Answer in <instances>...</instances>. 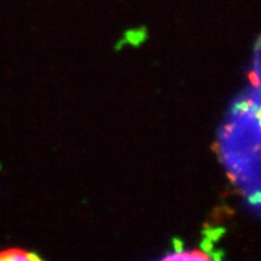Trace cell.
Instances as JSON below:
<instances>
[{"instance_id": "obj_1", "label": "cell", "mask_w": 261, "mask_h": 261, "mask_svg": "<svg viewBox=\"0 0 261 261\" xmlns=\"http://www.w3.org/2000/svg\"><path fill=\"white\" fill-rule=\"evenodd\" d=\"M42 257L37 252L19 247H10L0 250V261H38Z\"/></svg>"}, {"instance_id": "obj_2", "label": "cell", "mask_w": 261, "mask_h": 261, "mask_svg": "<svg viewBox=\"0 0 261 261\" xmlns=\"http://www.w3.org/2000/svg\"><path fill=\"white\" fill-rule=\"evenodd\" d=\"M163 260H211L213 259V256L207 254L205 250L201 252V250H194V252H184L181 250L177 254H169L162 257Z\"/></svg>"}, {"instance_id": "obj_3", "label": "cell", "mask_w": 261, "mask_h": 261, "mask_svg": "<svg viewBox=\"0 0 261 261\" xmlns=\"http://www.w3.org/2000/svg\"><path fill=\"white\" fill-rule=\"evenodd\" d=\"M257 119H259V121H260V125H261V110L259 112V114H257Z\"/></svg>"}]
</instances>
